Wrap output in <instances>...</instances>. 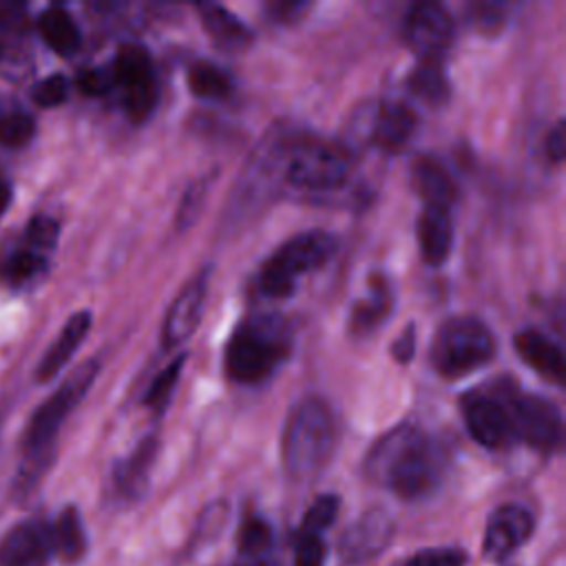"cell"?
I'll use <instances>...</instances> for the list:
<instances>
[{"mask_svg":"<svg viewBox=\"0 0 566 566\" xmlns=\"http://www.w3.org/2000/svg\"><path fill=\"white\" fill-rule=\"evenodd\" d=\"M363 469L367 480L391 489L400 500H422L442 484L449 453L416 424H398L369 449Z\"/></svg>","mask_w":566,"mask_h":566,"instance_id":"obj_1","label":"cell"},{"mask_svg":"<svg viewBox=\"0 0 566 566\" xmlns=\"http://www.w3.org/2000/svg\"><path fill=\"white\" fill-rule=\"evenodd\" d=\"M263 159L270 179L301 195H332L354 172V155L345 144L310 133L276 139Z\"/></svg>","mask_w":566,"mask_h":566,"instance_id":"obj_2","label":"cell"},{"mask_svg":"<svg viewBox=\"0 0 566 566\" xmlns=\"http://www.w3.org/2000/svg\"><path fill=\"white\" fill-rule=\"evenodd\" d=\"M336 447V424L329 407L307 396L294 405L285 420L281 455L285 473L296 482L316 478L329 462Z\"/></svg>","mask_w":566,"mask_h":566,"instance_id":"obj_3","label":"cell"},{"mask_svg":"<svg viewBox=\"0 0 566 566\" xmlns=\"http://www.w3.org/2000/svg\"><path fill=\"white\" fill-rule=\"evenodd\" d=\"M290 343V327L281 316H248L234 327L228 340L226 371L234 382L259 385L287 358Z\"/></svg>","mask_w":566,"mask_h":566,"instance_id":"obj_4","label":"cell"},{"mask_svg":"<svg viewBox=\"0 0 566 566\" xmlns=\"http://www.w3.org/2000/svg\"><path fill=\"white\" fill-rule=\"evenodd\" d=\"M336 252V239L325 230H307L287 239L259 272V287L270 298H287L296 281L323 268Z\"/></svg>","mask_w":566,"mask_h":566,"instance_id":"obj_5","label":"cell"},{"mask_svg":"<svg viewBox=\"0 0 566 566\" xmlns=\"http://www.w3.org/2000/svg\"><path fill=\"white\" fill-rule=\"evenodd\" d=\"M495 356L491 329L475 316L444 321L431 340V365L444 378H460L484 367Z\"/></svg>","mask_w":566,"mask_h":566,"instance_id":"obj_6","label":"cell"},{"mask_svg":"<svg viewBox=\"0 0 566 566\" xmlns=\"http://www.w3.org/2000/svg\"><path fill=\"white\" fill-rule=\"evenodd\" d=\"M99 371V363L97 360H86L82 363L40 407L38 411L31 416L29 427H27V436H24V444L29 451L38 453L44 451L57 429L62 427V422L66 420V416L73 411V407L84 398V394L88 391V387L93 385V380L97 378Z\"/></svg>","mask_w":566,"mask_h":566,"instance_id":"obj_7","label":"cell"},{"mask_svg":"<svg viewBox=\"0 0 566 566\" xmlns=\"http://www.w3.org/2000/svg\"><path fill=\"white\" fill-rule=\"evenodd\" d=\"M115 86L122 88L126 113L133 122H144L157 106L159 84L148 51L139 44H124L113 62Z\"/></svg>","mask_w":566,"mask_h":566,"instance_id":"obj_8","label":"cell"},{"mask_svg":"<svg viewBox=\"0 0 566 566\" xmlns=\"http://www.w3.org/2000/svg\"><path fill=\"white\" fill-rule=\"evenodd\" d=\"M416 124L418 119L413 108L396 99L371 102L354 117V130L385 153L405 148L416 130Z\"/></svg>","mask_w":566,"mask_h":566,"instance_id":"obj_9","label":"cell"},{"mask_svg":"<svg viewBox=\"0 0 566 566\" xmlns=\"http://www.w3.org/2000/svg\"><path fill=\"white\" fill-rule=\"evenodd\" d=\"M509 418L513 436L522 438L537 451L551 453L562 442V416L555 402L544 396L522 394L511 398Z\"/></svg>","mask_w":566,"mask_h":566,"instance_id":"obj_10","label":"cell"},{"mask_svg":"<svg viewBox=\"0 0 566 566\" xmlns=\"http://www.w3.org/2000/svg\"><path fill=\"white\" fill-rule=\"evenodd\" d=\"M402 35L420 57H442L453 40V20L438 2H416L405 15Z\"/></svg>","mask_w":566,"mask_h":566,"instance_id":"obj_11","label":"cell"},{"mask_svg":"<svg viewBox=\"0 0 566 566\" xmlns=\"http://www.w3.org/2000/svg\"><path fill=\"white\" fill-rule=\"evenodd\" d=\"M535 520L528 509L520 504H502L497 506L484 531L482 553L489 562H502L511 557L515 551H520L528 537L533 535Z\"/></svg>","mask_w":566,"mask_h":566,"instance_id":"obj_12","label":"cell"},{"mask_svg":"<svg viewBox=\"0 0 566 566\" xmlns=\"http://www.w3.org/2000/svg\"><path fill=\"white\" fill-rule=\"evenodd\" d=\"M394 537V522L382 509L365 511L340 537L338 555L349 566L376 559Z\"/></svg>","mask_w":566,"mask_h":566,"instance_id":"obj_13","label":"cell"},{"mask_svg":"<svg viewBox=\"0 0 566 566\" xmlns=\"http://www.w3.org/2000/svg\"><path fill=\"white\" fill-rule=\"evenodd\" d=\"M208 279H210V268H203L197 276H192L184 285V290L170 303L164 318V327H161V343L166 349L186 343L192 336V332L199 327L203 305H206V294H208Z\"/></svg>","mask_w":566,"mask_h":566,"instance_id":"obj_14","label":"cell"},{"mask_svg":"<svg viewBox=\"0 0 566 566\" xmlns=\"http://www.w3.org/2000/svg\"><path fill=\"white\" fill-rule=\"evenodd\" d=\"M464 422L469 436L486 449H502L515 438L506 407L489 396H475L464 405Z\"/></svg>","mask_w":566,"mask_h":566,"instance_id":"obj_15","label":"cell"},{"mask_svg":"<svg viewBox=\"0 0 566 566\" xmlns=\"http://www.w3.org/2000/svg\"><path fill=\"white\" fill-rule=\"evenodd\" d=\"M416 237L422 261L431 268L442 265L449 259L453 245V223L449 210L424 206L418 217Z\"/></svg>","mask_w":566,"mask_h":566,"instance_id":"obj_16","label":"cell"},{"mask_svg":"<svg viewBox=\"0 0 566 566\" xmlns=\"http://www.w3.org/2000/svg\"><path fill=\"white\" fill-rule=\"evenodd\" d=\"M411 186L424 206L433 208H451L458 197L455 181L449 170L433 157H418L411 166Z\"/></svg>","mask_w":566,"mask_h":566,"instance_id":"obj_17","label":"cell"},{"mask_svg":"<svg viewBox=\"0 0 566 566\" xmlns=\"http://www.w3.org/2000/svg\"><path fill=\"white\" fill-rule=\"evenodd\" d=\"M515 349L520 358L537 374L553 382L564 380V354L562 347L537 329H522L515 334Z\"/></svg>","mask_w":566,"mask_h":566,"instance_id":"obj_18","label":"cell"},{"mask_svg":"<svg viewBox=\"0 0 566 566\" xmlns=\"http://www.w3.org/2000/svg\"><path fill=\"white\" fill-rule=\"evenodd\" d=\"M88 329H91V312H75L66 321V325L62 327V332L55 338V343L42 356V360H40V365L35 369L38 380L53 378L69 363L73 352L82 345V340L88 334Z\"/></svg>","mask_w":566,"mask_h":566,"instance_id":"obj_19","label":"cell"},{"mask_svg":"<svg viewBox=\"0 0 566 566\" xmlns=\"http://www.w3.org/2000/svg\"><path fill=\"white\" fill-rule=\"evenodd\" d=\"M199 18L208 35L221 49L239 51L252 42V31L221 4H199Z\"/></svg>","mask_w":566,"mask_h":566,"instance_id":"obj_20","label":"cell"},{"mask_svg":"<svg viewBox=\"0 0 566 566\" xmlns=\"http://www.w3.org/2000/svg\"><path fill=\"white\" fill-rule=\"evenodd\" d=\"M46 537L33 524H18L0 539V566H29L44 559Z\"/></svg>","mask_w":566,"mask_h":566,"instance_id":"obj_21","label":"cell"},{"mask_svg":"<svg viewBox=\"0 0 566 566\" xmlns=\"http://www.w3.org/2000/svg\"><path fill=\"white\" fill-rule=\"evenodd\" d=\"M391 287L385 279H374L371 285H369V292L367 296H363L354 307H352V314H349V329L352 334L360 336V334H367L371 329H376L385 318L387 314L391 312Z\"/></svg>","mask_w":566,"mask_h":566,"instance_id":"obj_22","label":"cell"},{"mask_svg":"<svg viewBox=\"0 0 566 566\" xmlns=\"http://www.w3.org/2000/svg\"><path fill=\"white\" fill-rule=\"evenodd\" d=\"M157 455V440L150 436L139 442V447L124 460L119 462L115 471V482L119 491L128 497H139L146 482H148V471L155 462Z\"/></svg>","mask_w":566,"mask_h":566,"instance_id":"obj_23","label":"cell"},{"mask_svg":"<svg viewBox=\"0 0 566 566\" xmlns=\"http://www.w3.org/2000/svg\"><path fill=\"white\" fill-rule=\"evenodd\" d=\"M38 29H40L44 42L57 55H73L82 42L75 20L71 18L69 11H64L60 7L46 9L38 20Z\"/></svg>","mask_w":566,"mask_h":566,"instance_id":"obj_24","label":"cell"},{"mask_svg":"<svg viewBox=\"0 0 566 566\" xmlns=\"http://www.w3.org/2000/svg\"><path fill=\"white\" fill-rule=\"evenodd\" d=\"M49 542L64 562L82 559V555L86 551V535H84V526H82V520H80V513L75 506H66L57 515V520L49 533Z\"/></svg>","mask_w":566,"mask_h":566,"instance_id":"obj_25","label":"cell"},{"mask_svg":"<svg viewBox=\"0 0 566 566\" xmlns=\"http://www.w3.org/2000/svg\"><path fill=\"white\" fill-rule=\"evenodd\" d=\"M409 88L422 102L442 104L449 95V80L442 66V57H420L409 77Z\"/></svg>","mask_w":566,"mask_h":566,"instance_id":"obj_26","label":"cell"},{"mask_svg":"<svg viewBox=\"0 0 566 566\" xmlns=\"http://www.w3.org/2000/svg\"><path fill=\"white\" fill-rule=\"evenodd\" d=\"M188 88L201 99H226L232 93L230 75L212 62H195L188 73Z\"/></svg>","mask_w":566,"mask_h":566,"instance_id":"obj_27","label":"cell"},{"mask_svg":"<svg viewBox=\"0 0 566 566\" xmlns=\"http://www.w3.org/2000/svg\"><path fill=\"white\" fill-rule=\"evenodd\" d=\"M186 363V356L179 354L177 358H172L157 376L155 380L150 382L148 391H146V398H144V405L155 411V413H161L168 405V400L172 398V391L177 387V380L181 376V367Z\"/></svg>","mask_w":566,"mask_h":566,"instance_id":"obj_28","label":"cell"},{"mask_svg":"<svg viewBox=\"0 0 566 566\" xmlns=\"http://www.w3.org/2000/svg\"><path fill=\"white\" fill-rule=\"evenodd\" d=\"M338 515V497L332 493L318 495L310 509L303 515V524H301V533H310V535H323V531H327L332 526V522Z\"/></svg>","mask_w":566,"mask_h":566,"instance_id":"obj_29","label":"cell"},{"mask_svg":"<svg viewBox=\"0 0 566 566\" xmlns=\"http://www.w3.org/2000/svg\"><path fill=\"white\" fill-rule=\"evenodd\" d=\"M35 133V122L27 113H9L0 117V144L7 148H20L31 142Z\"/></svg>","mask_w":566,"mask_h":566,"instance_id":"obj_30","label":"cell"},{"mask_svg":"<svg viewBox=\"0 0 566 566\" xmlns=\"http://www.w3.org/2000/svg\"><path fill=\"white\" fill-rule=\"evenodd\" d=\"M400 566H467V553L458 546H433L409 555Z\"/></svg>","mask_w":566,"mask_h":566,"instance_id":"obj_31","label":"cell"},{"mask_svg":"<svg viewBox=\"0 0 566 566\" xmlns=\"http://www.w3.org/2000/svg\"><path fill=\"white\" fill-rule=\"evenodd\" d=\"M60 237V226L51 217H33L27 226V250H33L44 256V252L53 250Z\"/></svg>","mask_w":566,"mask_h":566,"instance_id":"obj_32","label":"cell"},{"mask_svg":"<svg viewBox=\"0 0 566 566\" xmlns=\"http://www.w3.org/2000/svg\"><path fill=\"white\" fill-rule=\"evenodd\" d=\"M270 539H272V533H270V526L265 520H261L256 515H250L243 520L241 531H239V548L243 553L259 555L270 546Z\"/></svg>","mask_w":566,"mask_h":566,"instance_id":"obj_33","label":"cell"},{"mask_svg":"<svg viewBox=\"0 0 566 566\" xmlns=\"http://www.w3.org/2000/svg\"><path fill=\"white\" fill-rule=\"evenodd\" d=\"M208 186H210V177H201L197 181L190 184V188L184 192L181 197V203L177 208V226L181 230H186L190 223H195L203 201H206V195H208Z\"/></svg>","mask_w":566,"mask_h":566,"instance_id":"obj_34","label":"cell"},{"mask_svg":"<svg viewBox=\"0 0 566 566\" xmlns=\"http://www.w3.org/2000/svg\"><path fill=\"white\" fill-rule=\"evenodd\" d=\"M66 95H69V80L60 73L44 77L33 88V102L42 108H53V106L62 104L66 99Z\"/></svg>","mask_w":566,"mask_h":566,"instance_id":"obj_35","label":"cell"},{"mask_svg":"<svg viewBox=\"0 0 566 566\" xmlns=\"http://www.w3.org/2000/svg\"><path fill=\"white\" fill-rule=\"evenodd\" d=\"M327 548L321 535L301 533L294 546V566H325Z\"/></svg>","mask_w":566,"mask_h":566,"instance_id":"obj_36","label":"cell"},{"mask_svg":"<svg viewBox=\"0 0 566 566\" xmlns=\"http://www.w3.org/2000/svg\"><path fill=\"white\" fill-rule=\"evenodd\" d=\"M44 268V256L33 250H20L4 263V274L11 281H24Z\"/></svg>","mask_w":566,"mask_h":566,"instance_id":"obj_37","label":"cell"},{"mask_svg":"<svg viewBox=\"0 0 566 566\" xmlns=\"http://www.w3.org/2000/svg\"><path fill=\"white\" fill-rule=\"evenodd\" d=\"M77 88L84 93V95H104L108 93L113 86H115V77H113V66L106 69V66H93V69H84L80 75H77Z\"/></svg>","mask_w":566,"mask_h":566,"instance_id":"obj_38","label":"cell"},{"mask_svg":"<svg viewBox=\"0 0 566 566\" xmlns=\"http://www.w3.org/2000/svg\"><path fill=\"white\" fill-rule=\"evenodd\" d=\"M413 352H416V329L413 325H407L402 329V334L394 340L391 345V356L398 360V363H409L413 358Z\"/></svg>","mask_w":566,"mask_h":566,"instance_id":"obj_39","label":"cell"},{"mask_svg":"<svg viewBox=\"0 0 566 566\" xmlns=\"http://www.w3.org/2000/svg\"><path fill=\"white\" fill-rule=\"evenodd\" d=\"M564 153H566V128H564V122H557L551 130H548V137H546V155L551 161L559 164L564 159Z\"/></svg>","mask_w":566,"mask_h":566,"instance_id":"obj_40","label":"cell"},{"mask_svg":"<svg viewBox=\"0 0 566 566\" xmlns=\"http://www.w3.org/2000/svg\"><path fill=\"white\" fill-rule=\"evenodd\" d=\"M305 9H307V4H301V2H274V4H270V13L279 22L298 20Z\"/></svg>","mask_w":566,"mask_h":566,"instance_id":"obj_41","label":"cell"},{"mask_svg":"<svg viewBox=\"0 0 566 566\" xmlns=\"http://www.w3.org/2000/svg\"><path fill=\"white\" fill-rule=\"evenodd\" d=\"M9 201H11V188H9V184L0 181V214L4 212V208L9 206Z\"/></svg>","mask_w":566,"mask_h":566,"instance_id":"obj_42","label":"cell"},{"mask_svg":"<svg viewBox=\"0 0 566 566\" xmlns=\"http://www.w3.org/2000/svg\"><path fill=\"white\" fill-rule=\"evenodd\" d=\"M29 566H44V559H40V562H35V564H29Z\"/></svg>","mask_w":566,"mask_h":566,"instance_id":"obj_43","label":"cell"},{"mask_svg":"<svg viewBox=\"0 0 566 566\" xmlns=\"http://www.w3.org/2000/svg\"><path fill=\"white\" fill-rule=\"evenodd\" d=\"M0 55H2V46H0Z\"/></svg>","mask_w":566,"mask_h":566,"instance_id":"obj_44","label":"cell"}]
</instances>
